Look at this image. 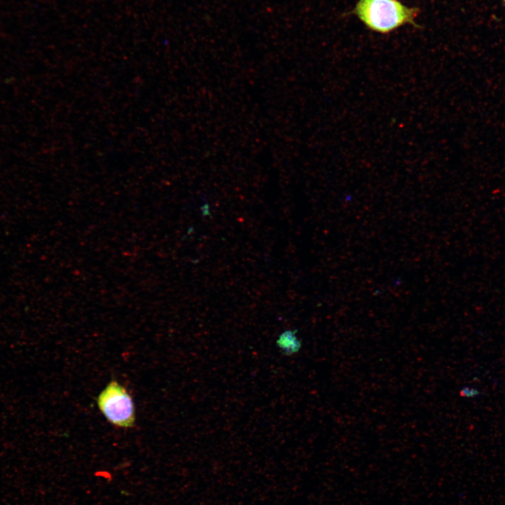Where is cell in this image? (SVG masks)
<instances>
[{"label":"cell","instance_id":"6da1fadb","mask_svg":"<svg viewBox=\"0 0 505 505\" xmlns=\"http://www.w3.org/2000/svg\"><path fill=\"white\" fill-rule=\"evenodd\" d=\"M354 12L369 28L387 33L406 23L415 25L419 11L396 0H359Z\"/></svg>","mask_w":505,"mask_h":505},{"label":"cell","instance_id":"7a4b0ae2","mask_svg":"<svg viewBox=\"0 0 505 505\" xmlns=\"http://www.w3.org/2000/svg\"><path fill=\"white\" fill-rule=\"evenodd\" d=\"M97 407L112 425L129 429L135 425V408L127 389L116 380L110 381L98 394Z\"/></svg>","mask_w":505,"mask_h":505},{"label":"cell","instance_id":"3957f363","mask_svg":"<svg viewBox=\"0 0 505 505\" xmlns=\"http://www.w3.org/2000/svg\"><path fill=\"white\" fill-rule=\"evenodd\" d=\"M279 348L287 354H292L299 351L301 343L295 335V332L286 330L283 332L277 340Z\"/></svg>","mask_w":505,"mask_h":505},{"label":"cell","instance_id":"277c9868","mask_svg":"<svg viewBox=\"0 0 505 505\" xmlns=\"http://www.w3.org/2000/svg\"><path fill=\"white\" fill-rule=\"evenodd\" d=\"M480 394L478 389L470 386H464L459 391L460 396L463 398H475Z\"/></svg>","mask_w":505,"mask_h":505},{"label":"cell","instance_id":"5b68a950","mask_svg":"<svg viewBox=\"0 0 505 505\" xmlns=\"http://www.w3.org/2000/svg\"><path fill=\"white\" fill-rule=\"evenodd\" d=\"M505 1V0H504Z\"/></svg>","mask_w":505,"mask_h":505}]
</instances>
